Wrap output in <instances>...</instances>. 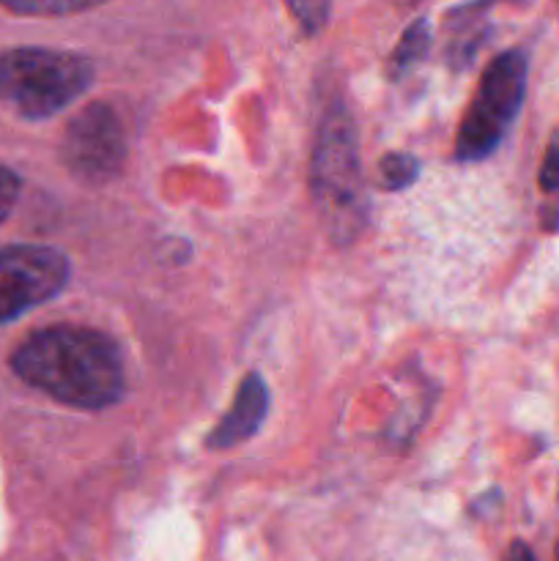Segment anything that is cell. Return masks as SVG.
I'll list each match as a JSON object with an SVG mask.
<instances>
[{
	"label": "cell",
	"mask_w": 559,
	"mask_h": 561,
	"mask_svg": "<svg viewBox=\"0 0 559 561\" xmlns=\"http://www.w3.org/2000/svg\"><path fill=\"white\" fill-rule=\"evenodd\" d=\"M11 370L71 409L102 411L124 398V359L107 334L75 323L33 332L11 354Z\"/></svg>",
	"instance_id": "cell-1"
},
{
	"label": "cell",
	"mask_w": 559,
	"mask_h": 561,
	"mask_svg": "<svg viewBox=\"0 0 559 561\" xmlns=\"http://www.w3.org/2000/svg\"><path fill=\"white\" fill-rule=\"evenodd\" d=\"M310 192L323 230L334 244H351L367 222L356 126L343 104H332L312 142Z\"/></svg>",
	"instance_id": "cell-2"
},
{
	"label": "cell",
	"mask_w": 559,
	"mask_h": 561,
	"mask_svg": "<svg viewBox=\"0 0 559 561\" xmlns=\"http://www.w3.org/2000/svg\"><path fill=\"white\" fill-rule=\"evenodd\" d=\"M93 82L91 60L47 47L0 53V102L20 118L42 121L69 107Z\"/></svg>",
	"instance_id": "cell-3"
},
{
	"label": "cell",
	"mask_w": 559,
	"mask_h": 561,
	"mask_svg": "<svg viewBox=\"0 0 559 561\" xmlns=\"http://www.w3.org/2000/svg\"><path fill=\"white\" fill-rule=\"evenodd\" d=\"M526 91V58L518 49L502 53L482 71L471 107L466 110L455 140L460 162H480L502 142L504 131L518 115Z\"/></svg>",
	"instance_id": "cell-4"
},
{
	"label": "cell",
	"mask_w": 559,
	"mask_h": 561,
	"mask_svg": "<svg viewBox=\"0 0 559 561\" xmlns=\"http://www.w3.org/2000/svg\"><path fill=\"white\" fill-rule=\"evenodd\" d=\"M64 252L42 244H14L0 250V327L44 305L69 283Z\"/></svg>",
	"instance_id": "cell-5"
},
{
	"label": "cell",
	"mask_w": 559,
	"mask_h": 561,
	"mask_svg": "<svg viewBox=\"0 0 559 561\" xmlns=\"http://www.w3.org/2000/svg\"><path fill=\"white\" fill-rule=\"evenodd\" d=\"M64 164L75 179L85 184H107L126 162L124 124L104 102L88 104L66 126Z\"/></svg>",
	"instance_id": "cell-6"
},
{
	"label": "cell",
	"mask_w": 559,
	"mask_h": 561,
	"mask_svg": "<svg viewBox=\"0 0 559 561\" xmlns=\"http://www.w3.org/2000/svg\"><path fill=\"white\" fill-rule=\"evenodd\" d=\"M269 411V389L258 373H247L244 381L236 389L233 405L228 409V414L219 420V425L214 427L212 436H208V447L212 449H230L236 444L247 442L258 433V427L263 425Z\"/></svg>",
	"instance_id": "cell-7"
},
{
	"label": "cell",
	"mask_w": 559,
	"mask_h": 561,
	"mask_svg": "<svg viewBox=\"0 0 559 561\" xmlns=\"http://www.w3.org/2000/svg\"><path fill=\"white\" fill-rule=\"evenodd\" d=\"M427 47H431V27H427V20L411 22L403 31V36H400L398 47L389 55V75L398 80L406 71L414 69L427 55Z\"/></svg>",
	"instance_id": "cell-8"
},
{
	"label": "cell",
	"mask_w": 559,
	"mask_h": 561,
	"mask_svg": "<svg viewBox=\"0 0 559 561\" xmlns=\"http://www.w3.org/2000/svg\"><path fill=\"white\" fill-rule=\"evenodd\" d=\"M107 0H0V5L25 16H66L96 9Z\"/></svg>",
	"instance_id": "cell-9"
},
{
	"label": "cell",
	"mask_w": 559,
	"mask_h": 561,
	"mask_svg": "<svg viewBox=\"0 0 559 561\" xmlns=\"http://www.w3.org/2000/svg\"><path fill=\"white\" fill-rule=\"evenodd\" d=\"M420 162L411 153H389L378 164V181L384 190H406L411 181H417Z\"/></svg>",
	"instance_id": "cell-10"
},
{
	"label": "cell",
	"mask_w": 559,
	"mask_h": 561,
	"mask_svg": "<svg viewBox=\"0 0 559 561\" xmlns=\"http://www.w3.org/2000/svg\"><path fill=\"white\" fill-rule=\"evenodd\" d=\"M285 9L296 20V25L307 33L316 36L327 27L329 14H332V0H285Z\"/></svg>",
	"instance_id": "cell-11"
},
{
	"label": "cell",
	"mask_w": 559,
	"mask_h": 561,
	"mask_svg": "<svg viewBox=\"0 0 559 561\" xmlns=\"http://www.w3.org/2000/svg\"><path fill=\"white\" fill-rule=\"evenodd\" d=\"M540 190L548 192V195L559 192V131L551 137V142H548L546 157H543V164H540Z\"/></svg>",
	"instance_id": "cell-12"
},
{
	"label": "cell",
	"mask_w": 559,
	"mask_h": 561,
	"mask_svg": "<svg viewBox=\"0 0 559 561\" xmlns=\"http://www.w3.org/2000/svg\"><path fill=\"white\" fill-rule=\"evenodd\" d=\"M16 197H20V175L0 164V225L9 219L11 208L16 206Z\"/></svg>",
	"instance_id": "cell-13"
},
{
	"label": "cell",
	"mask_w": 559,
	"mask_h": 561,
	"mask_svg": "<svg viewBox=\"0 0 559 561\" xmlns=\"http://www.w3.org/2000/svg\"><path fill=\"white\" fill-rule=\"evenodd\" d=\"M493 3H499V0H471V3H464V5H458V9L449 11L447 22H469V20H475V16L480 14V11H486L488 5H493Z\"/></svg>",
	"instance_id": "cell-14"
},
{
	"label": "cell",
	"mask_w": 559,
	"mask_h": 561,
	"mask_svg": "<svg viewBox=\"0 0 559 561\" xmlns=\"http://www.w3.org/2000/svg\"><path fill=\"white\" fill-rule=\"evenodd\" d=\"M504 561H535V553H532V548L526 546V542L515 540L513 546L507 548V553H504Z\"/></svg>",
	"instance_id": "cell-15"
},
{
	"label": "cell",
	"mask_w": 559,
	"mask_h": 561,
	"mask_svg": "<svg viewBox=\"0 0 559 561\" xmlns=\"http://www.w3.org/2000/svg\"><path fill=\"white\" fill-rule=\"evenodd\" d=\"M395 3L403 5V9H406V5H417V3H420V0H395Z\"/></svg>",
	"instance_id": "cell-16"
},
{
	"label": "cell",
	"mask_w": 559,
	"mask_h": 561,
	"mask_svg": "<svg viewBox=\"0 0 559 561\" xmlns=\"http://www.w3.org/2000/svg\"><path fill=\"white\" fill-rule=\"evenodd\" d=\"M554 561H559V546H557V553H554Z\"/></svg>",
	"instance_id": "cell-17"
}]
</instances>
